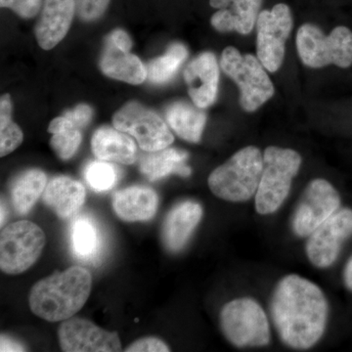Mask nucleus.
Instances as JSON below:
<instances>
[{"instance_id": "1", "label": "nucleus", "mask_w": 352, "mask_h": 352, "mask_svg": "<svg viewBox=\"0 0 352 352\" xmlns=\"http://www.w3.org/2000/svg\"><path fill=\"white\" fill-rule=\"evenodd\" d=\"M270 312L282 342L296 351H307L325 332L329 305L316 284L292 274L277 284L271 298Z\"/></svg>"}, {"instance_id": "2", "label": "nucleus", "mask_w": 352, "mask_h": 352, "mask_svg": "<svg viewBox=\"0 0 352 352\" xmlns=\"http://www.w3.org/2000/svg\"><path fill=\"white\" fill-rule=\"evenodd\" d=\"M91 286V274L82 266H71L62 272L55 271L32 287L30 308L43 320H67L82 309L89 298Z\"/></svg>"}, {"instance_id": "3", "label": "nucleus", "mask_w": 352, "mask_h": 352, "mask_svg": "<svg viewBox=\"0 0 352 352\" xmlns=\"http://www.w3.org/2000/svg\"><path fill=\"white\" fill-rule=\"evenodd\" d=\"M263 170V156L254 146H248L215 168L208 183L215 196L232 203H244L256 196Z\"/></svg>"}, {"instance_id": "4", "label": "nucleus", "mask_w": 352, "mask_h": 352, "mask_svg": "<svg viewBox=\"0 0 352 352\" xmlns=\"http://www.w3.org/2000/svg\"><path fill=\"white\" fill-rule=\"evenodd\" d=\"M302 166V157L295 150L270 146L263 153V170L256 194V212L274 214L288 197L292 182Z\"/></svg>"}, {"instance_id": "5", "label": "nucleus", "mask_w": 352, "mask_h": 352, "mask_svg": "<svg viewBox=\"0 0 352 352\" xmlns=\"http://www.w3.org/2000/svg\"><path fill=\"white\" fill-rule=\"evenodd\" d=\"M296 50L300 61L309 68L335 65L346 69L352 65V32L339 25L326 36L317 25L305 24L296 32Z\"/></svg>"}, {"instance_id": "6", "label": "nucleus", "mask_w": 352, "mask_h": 352, "mask_svg": "<svg viewBox=\"0 0 352 352\" xmlns=\"http://www.w3.org/2000/svg\"><path fill=\"white\" fill-rule=\"evenodd\" d=\"M220 67L239 87L240 105L245 112H254L274 95V85L258 56L229 46L222 52Z\"/></svg>"}, {"instance_id": "7", "label": "nucleus", "mask_w": 352, "mask_h": 352, "mask_svg": "<svg viewBox=\"0 0 352 352\" xmlns=\"http://www.w3.org/2000/svg\"><path fill=\"white\" fill-rule=\"evenodd\" d=\"M220 327L234 346L261 347L270 342V321L263 308L251 298L227 302L220 312Z\"/></svg>"}, {"instance_id": "8", "label": "nucleus", "mask_w": 352, "mask_h": 352, "mask_svg": "<svg viewBox=\"0 0 352 352\" xmlns=\"http://www.w3.org/2000/svg\"><path fill=\"white\" fill-rule=\"evenodd\" d=\"M46 244L43 229L29 220L4 227L0 235V268L9 275L25 272L38 261Z\"/></svg>"}, {"instance_id": "9", "label": "nucleus", "mask_w": 352, "mask_h": 352, "mask_svg": "<svg viewBox=\"0 0 352 352\" xmlns=\"http://www.w3.org/2000/svg\"><path fill=\"white\" fill-rule=\"evenodd\" d=\"M256 25V56L264 68L275 73L283 64L286 41L293 29L291 9L279 3L271 10L261 11Z\"/></svg>"}, {"instance_id": "10", "label": "nucleus", "mask_w": 352, "mask_h": 352, "mask_svg": "<svg viewBox=\"0 0 352 352\" xmlns=\"http://www.w3.org/2000/svg\"><path fill=\"white\" fill-rule=\"evenodd\" d=\"M113 124L129 133L145 152L166 149L175 141L173 133L156 113L136 102L127 103L113 115Z\"/></svg>"}, {"instance_id": "11", "label": "nucleus", "mask_w": 352, "mask_h": 352, "mask_svg": "<svg viewBox=\"0 0 352 352\" xmlns=\"http://www.w3.org/2000/svg\"><path fill=\"white\" fill-rule=\"evenodd\" d=\"M339 192L327 180L316 178L308 183L292 220L298 237H309L329 217L340 210Z\"/></svg>"}, {"instance_id": "12", "label": "nucleus", "mask_w": 352, "mask_h": 352, "mask_svg": "<svg viewBox=\"0 0 352 352\" xmlns=\"http://www.w3.org/2000/svg\"><path fill=\"white\" fill-rule=\"evenodd\" d=\"M352 235V210H338L310 234L307 254L310 263L319 268H327L339 258L342 245Z\"/></svg>"}, {"instance_id": "13", "label": "nucleus", "mask_w": 352, "mask_h": 352, "mask_svg": "<svg viewBox=\"0 0 352 352\" xmlns=\"http://www.w3.org/2000/svg\"><path fill=\"white\" fill-rule=\"evenodd\" d=\"M62 351L66 352H116L122 351L117 332H109L87 319L69 318L58 329Z\"/></svg>"}, {"instance_id": "14", "label": "nucleus", "mask_w": 352, "mask_h": 352, "mask_svg": "<svg viewBox=\"0 0 352 352\" xmlns=\"http://www.w3.org/2000/svg\"><path fill=\"white\" fill-rule=\"evenodd\" d=\"M184 78L190 97L199 108L210 107L217 100L219 65L214 53L203 52L194 58L185 68Z\"/></svg>"}, {"instance_id": "15", "label": "nucleus", "mask_w": 352, "mask_h": 352, "mask_svg": "<svg viewBox=\"0 0 352 352\" xmlns=\"http://www.w3.org/2000/svg\"><path fill=\"white\" fill-rule=\"evenodd\" d=\"M76 11V0H43L41 18L34 30L43 50H52L66 36Z\"/></svg>"}, {"instance_id": "16", "label": "nucleus", "mask_w": 352, "mask_h": 352, "mask_svg": "<svg viewBox=\"0 0 352 352\" xmlns=\"http://www.w3.org/2000/svg\"><path fill=\"white\" fill-rule=\"evenodd\" d=\"M203 217V208L194 201H184L171 208L164 219L162 238L171 252L184 249Z\"/></svg>"}, {"instance_id": "17", "label": "nucleus", "mask_w": 352, "mask_h": 352, "mask_svg": "<svg viewBox=\"0 0 352 352\" xmlns=\"http://www.w3.org/2000/svg\"><path fill=\"white\" fill-rule=\"evenodd\" d=\"M87 192L80 182L68 176L53 177L46 185L43 201L60 219L76 217L85 204Z\"/></svg>"}, {"instance_id": "18", "label": "nucleus", "mask_w": 352, "mask_h": 352, "mask_svg": "<svg viewBox=\"0 0 352 352\" xmlns=\"http://www.w3.org/2000/svg\"><path fill=\"white\" fill-rule=\"evenodd\" d=\"M112 204L113 212L124 221H148L156 214L159 197L149 187L131 186L115 193Z\"/></svg>"}, {"instance_id": "19", "label": "nucleus", "mask_w": 352, "mask_h": 352, "mask_svg": "<svg viewBox=\"0 0 352 352\" xmlns=\"http://www.w3.org/2000/svg\"><path fill=\"white\" fill-rule=\"evenodd\" d=\"M91 149L94 156L102 161L132 164L138 160L134 141L124 132L112 127L103 126L94 132Z\"/></svg>"}, {"instance_id": "20", "label": "nucleus", "mask_w": 352, "mask_h": 352, "mask_svg": "<svg viewBox=\"0 0 352 352\" xmlns=\"http://www.w3.org/2000/svg\"><path fill=\"white\" fill-rule=\"evenodd\" d=\"M263 0H229V6L212 15L210 23L220 32L251 34L258 21Z\"/></svg>"}, {"instance_id": "21", "label": "nucleus", "mask_w": 352, "mask_h": 352, "mask_svg": "<svg viewBox=\"0 0 352 352\" xmlns=\"http://www.w3.org/2000/svg\"><path fill=\"white\" fill-rule=\"evenodd\" d=\"M100 69L109 78L131 85H140L147 78V67L136 55L120 50L109 41L100 60Z\"/></svg>"}, {"instance_id": "22", "label": "nucleus", "mask_w": 352, "mask_h": 352, "mask_svg": "<svg viewBox=\"0 0 352 352\" xmlns=\"http://www.w3.org/2000/svg\"><path fill=\"white\" fill-rule=\"evenodd\" d=\"M188 154L175 148H166L156 152H148L140 161L141 173L150 182H156L170 175L189 176L191 170L187 166Z\"/></svg>"}, {"instance_id": "23", "label": "nucleus", "mask_w": 352, "mask_h": 352, "mask_svg": "<svg viewBox=\"0 0 352 352\" xmlns=\"http://www.w3.org/2000/svg\"><path fill=\"white\" fill-rule=\"evenodd\" d=\"M201 109L187 102L171 104L166 113L168 126L180 138L191 143L200 142L207 122V115Z\"/></svg>"}, {"instance_id": "24", "label": "nucleus", "mask_w": 352, "mask_h": 352, "mask_svg": "<svg viewBox=\"0 0 352 352\" xmlns=\"http://www.w3.org/2000/svg\"><path fill=\"white\" fill-rule=\"evenodd\" d=\"M47 185V176L43 170H25L14 178L10 185V199L18 214H29L36 201L43 197Z\"/></svg>"}, {"instance_id": "25", "label": "nucleus", "mask_w": 352, "mask_h": 352, "mask_svg": "<svg viewBox=\"0 0 352 352\" xmlns=\"http://www.w3.org/2000/svg\"><path fill=\"white\" fill-rule=\"evenodd\" d=\"M71 242L76 258L88 263L98 259L103 249L98 224L88 215H80L73 222Z\"/></svg>"}, {"instance_id": "26", "label": "nucleus", "mask_w": 352, "mask_h": 352, "mask_svg": "<svg viewBox=\"0 0 352 352\" xmlns=\"http://www.w3.org/2000/svg\"><path fill=\"white\" fill-rule=\"evenodd\" d=\"M188 57L184 44H171L163 56L152 60L147 66V78L150 82L162 85L173 80L182 65Z\"/></svg>"}, {"instance_id": "27", "label": "nucleus", "mask_w": 352, "mask_h": 352, "mask_svg": "<svg viewBox=\"0 0 352 352\" xmlns=\"http://www.w3.org/2000/svg\"><path fill=\"white\" fill-rule=\"evenodd\" d=\"M23 132L12 120V101L10 95L4 94L0 100V156L15 151L22 144Z\"/></svg>"}, {"instance_id": "28", "label": "nucleus", "mask_w": 352, "mask_h": 352, "mask_svg": "<svg viewBox=\"0 0 352 352\" xmlns=\"http://www.w3.org/2000/svg\"><path fill=\"white\" fill-rule=\"evenodd\" d=\"M87 184L96 192L109 191L117 184L119 171L113 164L106 161L91 162L83 170Z\"/></svg>"}, {"instance_id": "29", "label": "nucleus", "mask_w": 352, "mask_h": 352, "mask_svg": "<svg viewBox=\"0 0 352 352\" xmlns=\"http://www.w3.org/2000/svg\"><path fill=\"white\" fill-rule=\"evenodd\" d=\"M82 139L80 129L74 127V129L53 134L50 139V146L60 159L68 161L78 151L82 143Z\"/></svg>"}, {"instance_id": "30", "label": "nucleus", "mask_w": 352, "mask_h": 352, "mask_svg": "<svg viewBox=\"0 0 352 352\" xmlns=\"http://www.w3.org/2000/svg\"><path fill=\"white\" fill-rule=\"evenodd\" d=\"M111 0H76V13L85 22L100 19L107 11Z\"/></svg>"}, {"instance_id": "31", "label": "nucleus", "mask_w": 352, "mask_h": 352, "mask_svg": "<svg viewBox=\"0 0 352 352\" xmlns=\"http://www.w3.org/2000/svg\"><path fill=\"white\" fill-rule=\"evenodd\" d=\"M43 0H0L2 8H8L23 19L36 17L43 8Z\"/></svg>"}, {"instance_id": "32", "label": "nucleus", "mask_w": 352, "mask_h": 352, "mask_svg": "<svg viewBox=\"0 0 352 352\" xmlns=\"http://www.w3.org/2000/svg\"><path fill=\"white\" fill-rule=\"evenodd\" d=\"M170 351V347L164 340L153 337L136 340L126 349L127 352H166Z\"/></svg>"}, {"instance_id": "33", "label": "nucleus", "mask_w": 352, "mask_h": 352, "mask_svg": "<svg viewBox=\"0 0 352 352\" xmlns=\"http://www.w3.org/2000/svg\"><path fill=\"white\" fill-rule=\"evenodd\" d=\"M92 115H94V111L87 104H80L73 110L64 113V116L71 120L74 124L80 129L89 124Z\"/></svg>"}, {"instance_id": "34", "label": "nucleus", "mask_w": 352, "mask_h": 352, "mask_svg": "<svg viewBox=\"0 0 352 352\" xmlns=\"http://www.w3.org/2000/svg\"><path fill=\"white\" fill-rule=\"evenodd\" d=\"M108 41L112 43L113 45L117 46L120 50L129 52L132 47V41L129 34L122 30H115L109 36Z\"/></svg>"}, {"instance_id": "35", "label": "nucleus", "mask_w": 352, "mask_h": 352, "mask_svg": "<svg viewBox=\"0 0 352 352\" xmlns=\"http://www.w3.org/2000/svg\"><path fill=\"white\" fill-rule=\"evenodd\" d=\"M74 127H76L74 122L68 119L66 116H62V117L56 118L50 122L48 131L50 133L55 134L67 131V129H74Z\"/></svg>"}, {"instance_id": "36", "label": "nucleus", "mask_w": 352, "mask_h": 352, "mask_svg": "<svg viewBox=\"0 0 352 352\" xmlns=\"http://www.w3.org/2000/svg\"><path fill=\"white\" fill-rule=\"evenodd\" d=\"M23 346L16 340L8 339L6 336H1V351H23Z\"/></svg>"}, {"instance_id": "37", "label": "nucleus", "mask_w": 352, "mask_h": 352, "mask_svg": "<svg viewBox=\"0 0 352 352\" xmlns=\"http://www.w3.org/2000/svg\"><path fill=\"white\" fill-rule=\"evenodd\" d=\"M344 285L349 291L352 292V256L347 261L344 271Z\"/></svg>"}, {"instance_id": "38", "label": "nucleus", "mask_w": 352, "mask_h": 352, "mask_svg": "<svg viewBox=\"0 0 352 352\" xmlns=\"http://www.w3.org/2000/svg\"><path fill=\"white\" fill-rule=\"evenodd\" d=\"M210 6L215 9H226L229 6V0H210Z\"/></svg>"}, {"instance_id": "39", "label": "nucleus", "mask_w": 352, "mask_h": 352, "mask_svg": "<svg viewBox=\"0 0 352 352\" xmlns=\"http://www.w3.org/2000/svg\"><path fill=\"white\" fill-rule=\"evenodd\" d=\"M6 207L3 206V201L1 203V226H3L4 222L6 220Z\"/></svg>"}]
</instances>
